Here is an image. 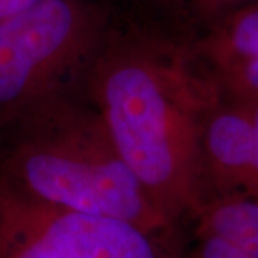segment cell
Returning a JSON list of instances; mask_svg holds the SVG:
<instances>
[{
    "instance_id": "6da1fadb",
    "label": "cell",
    "mask_w": 258,
    "mask_h": 258,
    "mask_svg": "<svg viewBox=\"0 0 258 258\" xmlns=\"http://www.w3.org/2000/svg\"><path fill=\"white\" fill-rule=\"evenodd\" d=\"M161 59L149 46L116 52L99 83V106L113 149L168 217L192 203L200 134L194 89Z\"/></svg>"
},
{
    "instance_id": "9c48e42d",
    "label": "cell",
    "mask_w": 258,
    "mask_h": 258,
    "mask_svg": "<svg viewBox=\"0 0 258 258\" xmlns=\"http://www.w3.org/2000/svg\"><path fill=\"white\" fill-rule=\"evenodd\" d=\"M245 108L249 119L248 185L258 186V98L251 99L248 105H245Z\"/></svg>"
},
{
    "instance_id": "ba28073f",
    "label": "cell",
    "mask_w": 258,
    "mask_h": 258,
    "mask_svg": "<svg viewBox=\"0 0 258 258\" xmlns=\"http://www.w3.org/2000/svg\"><path fill=\"white\" fill-rule=\"evenodd\" d=\"M195 258H251L232 244L215 235L201 232V240L195 251Z\"/></svg>"
},
{
    "instance_id": "8992f818",
    "label": "cell",
    "mask_w": 258,
    "mask_h": 258,
    "mask_svg": "<svg viewBox=\"0 0 258 258\" xmlns=\"http://www.w3.org/2000/svg\"><path fill=\"white\" fill-rule=\"evenodd\" d=\"M201 232L215 235L251 258H258V201L234 198L207 208Z\"/></svg>"
},
{
    "instance_id": "3957f363",
    "label": "cell",
    "mask_w": 258,
    "mask_h": 258,
    "mask_svg": "<svg viewBox=\"0 0 258 258\" xmlns=\"http://www.w3.org/2000/svg\"><path fill=\"white\" fill-rule=\"evenodd\" d=\"M103 20L86 0H40L0 19V128L40 108L52 76L92 45Z\"/></svg>"
},
{
    "instance_id": "277c9868",
    "label": "cell",
    "mask_w": 258,
    "mask_h": 258,
    "mask_svg": "<svg viewBox=\"0 0 258 258\" xmlns=\"http://www.w3.org/2000/svg\"><path fill=\"white\" fill-rule=\"evenodd\" d=\"M155 235L37 203L0 182V258H166Z\"/></svg>"
},
{
    "instance_id": "5b68a950",
    "label": "cell",
    "mask_w": 258,
    "mask_h": 258,
    "mask_svg": "<svg viewBox=\"0 0 258 258\" xmlns=\"http://www.w3.org/2000/svg\"><path fill=\"white\" fill-rule=\"evenodd\" d=\"M207 45L235 88L258 98V2L211 25Z\"/></svg>"
},
{
    "instance_id": "52a82bcc",
    "label": "cell",
    "mask_w": 258,
    "mask_h": 258,
    "mask_svg": "<svg viewBox=\"0 0 258 258\" xmlns=\"http://www.w3.org/2000/svg\"><path fill=\"white\" fill-rule=\"evenodd\" d=\"M164 5L178 15L191 20L214 25L235 10L258 0H162Z\"/></svg>"
},
{
    "instance_id": "30bf717a",
    "label": "cell",
    "mask_w": 258,
    "mask_h": 258,
    "mask_svg": "<svg viewBox=\"0 0 258 258\" xmlns=\"http://www.w3.org/2000/svg\"><path fill=\"white\" fill-rule=\"evenodd\" d=\"M40 0H0V19L16 15L22 10L36 5Z\"/></svg>"
},
{
    "instance_id": "7a4b0ae2",
    "label": "cell",
    "mask_w": 258,
    "mask_h": 258,
    "mask_svg": "<svg viewBox=\"0 0 258 258\" xmlns=\"http://www.w3.org/2000/svg\"><path fill=\"white\" fill-rule=\"evenodd\" d=\"M16 126L2 184L37 203L131 222L154 234L165 228L166 214L116 154L101 119L96 126L62 131L28 116Z\"/></svg>"
}]
</instances>
